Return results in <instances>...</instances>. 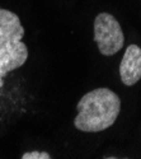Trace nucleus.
Returning a JSON list of instances; mask_svg holds the SVG:
<instances>
[{"instance_id": "1", "label": "nucleus", "mask_w": 141, "mask_h": 159, "mask_svg": "<svg viewBox=\"0 0 141 159\" xmlns=\"http://www.w3.org/2000/svg\"><path fill=\"white\" fill-rule=\"evenodd\" d=\"M76 110V129L83 132H99L116 122L121 112V99L108 88H97L80 98Z\"/></svg>"}, {"instance_id": "2", "label": "nucleus", "mask_w": 141, "mask_h": 159, "mask_svg": "<svg viewBox=\"0 0 141 159\" xmlns=\"http://www.w3.org/2000/svg\"><path fill=\"white\" fill-rule=\"evenodd\" d=\"M24 33L15 13L0 8V88L4 85V76L28 59V48L22 42Z\"/></svg>"}, {"instance_id": "3", "label": "nucleus", "mask_w": 141, "mask_h": 159, "mask_svg": "<svg viewBox=\"0 0 141 159\" xmlns=\"http://www.w3.org/2000/svg\"><path fill=\"white\" fill-rule=\"evenodd\" d=\"M94 41L102 55L112 56L123 47L125 36L118 20L109 13H99L94 19Z\"/></svg>"}, {"instance_id": "4", "label": "nucleus", "mask_w": 141, "mask_h": 159, "mask_svg": "<svg viewBox=\"0 0 141 159\" xmlns=\"http://www.w3.org/2000/svg\"><path fill=\"white\" fill-rule=\"evenodd\" d=\"M120 76L125 85L131 87L141 79V48L130 45L126 48L120 64Z\"/></svg>"}, {"instance_id": "5", "label": "nucleus", "mask_w": 141, "mask_h": 159, "mask_svg": "<svg viewBox=\"0 0 141 159\" xmlns=\"http://www.w3.org/2000/svg\"><path fill=\"white\" fill-rule=\"evenodd\" d=\"M20 158L22 159H51V155L46 152H28V153H24Z\"/></svg>"}]
</instances>
